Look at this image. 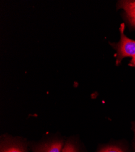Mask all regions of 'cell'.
Masks as SVG:
<instances>
[{
  "instance_id": "1",
  "label": "cell",
  "mask_w": 135,
  "mask_h": 152,
  "mask_svg": "<svg viewBox=\"0 0 135 152\" xmlns=\"http://www.w3.org/2000/svg\"><path fill=\"white\" fill-rule=\"evenodd\" d=\"M125 24L122 23L119 28L120 40L117 43H110L116 50V65L126 57H135V40L128 38L124 34Z\"/></svg>"
},
{
  "instance_id": "2",
  "label": "cell",
  "mask_w": 135,
  "mask_h": 152,
  "mask_svg": "<svg viewBox=\"0 0 135 152\" xmlns=\"http://www.w3.org/2000/svg\"><path fill=\"white\" fill-rule=\"evenodd\" d=\"M63 142L60 139H55L50 141L35 145L32 147L33 152H61Z\"/></svg>"
},
{
  "instance_id": "3",
  "label": "cell",
  "mask_w": 135,
  "mask_h": 152,
  "mask_svg": "<svg viewBox=\"0 0 135 152\" xmlns=\"http://www.w3.org/2000/svg\"><path fill=\"white\" fill-rule=\"evenodd\" d=\"M1 152H27L24 144L16 139L5 138L1 141Z\"/></svg>"
},
{
  "instance_id": "4",
  "label": "cell",
  "mask_w": 135,
  "mask_h": 152,
  "mask_svg": "<svg viewBox=\"0 0 135 152\" xmlns=\"http://www.w3.org/2000/svg\"><path fill=\"white\" fill-rule=\"evenodd\" d=\"M118 7L124 10L129 23L135 28V1H121Z\"/></svg>"
},
{
  "instance_id": "5",
  "label": "cell",
  "mask_w": 135,
  "mask_h": 152,
  "mask_svg": "<svg viewBox=\"0 0 135 152\" xmlns=\"http://www.w3.org/2000/svg\"><path fill=\"white\" fill-rule=\"evenodd\" d=\"M61 152H78V151L75 144L71 141H69L65 144Z\"/></svg>"
},
{
  "instance_id": "6",
  "label": "cell",
  "mask_w": 135,
  "mask_h": 152,
  "mask_svg": "<svg viewBox=\"0 0 135 152\" xmlns=\"http://www.w3.org/2000/svg\"><path fill=\"white\" fill-rule=\"evenodd\" d=\"M100 152H126L120 147L116 145H110L104 147Z\"/></svg>"
},
{
  "instance_id": "7",
  "label": "cell",
  "mask_w": 135,
  "mask_h": 152,
  "mask_svg": "<svg viewBox=\"0 0 135 152\" xmlns=\"http://www.w3.org/2000/svg\"><path fill=\"white\" fill-rule=\"evenodd\" d=\"M129 65L130 66L135 68V57H133V58H131V60L130 62L129 63Z\"/></svg>"
}]
</instances>
